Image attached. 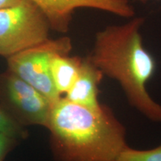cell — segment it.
<instances>
[{
  "label": "cell",
  "instance_id": "cell-1",
  "mask_svg": "<svg viewBox=\"0 0 161 161\" xmlns=\"http://www.w3.org/2000/svg\"><path fill=\"white\" fill-rule=\"evenodd\" d=\"M46 128L56 161H114L128 146L124 126L104 104L90 109L61 97Z\"/></svg>",
  "mask_w": 161,
  "mask_h": 161
},
{
  "label": "cell",
  "instance_id": "cell-2",
  "mask_svg": "<svg viewBox=\"0 0 161 161\" xmlns=\"http://www.w3.org/2000/svg\"><path fill=\"white\" fill-rule=\"evenodd\" d=\"M144 22L143 17H133L125 23L97 32L89 58L104 75L117 80L133 107L150 120L161 122V105L146 89L156 62L142 43L140 30Z\"/></svg>",
  "mask_w": 161,
  "mask_h": 161
},
{
  "label": "cell",
  "instance_id": "cell-3",
  "mask_svg": "<svg viewBox=\"0 0 161 161\" xmlns=\"http://www.w3.org/2000/svg\"><path fill=\"white\" fill-rule=\"evenodd\" d=\"M49 20L32 0L0 9V56L8 58L49 39Z\"/></svg>",
  "mask_w": 161,
  "mask_h": 161
},
{
  "label": "cell",
  "instance_id": "cell-4",
  "mask_svg": "<svg viewBox=\"0 0 161 161\" xmlns=\"http://www.w3.org/2000/svg\"><path fill=\"white\" fill-rule=\"evenodd\" d=\"M72 49V40L69 37L49 38L8 58V70L34 86L54 104L62 96L52 81L51 60L59 54H70Z\"/></svg>",
  "mask_w": 161,
  "mask_h": 161
},
{
  "label": "cell",
  "instance_id": "cell-5",
  "mask_svg": "<svg viewBox=\"0 0 161 161\" xmlns=\"http://www.w3.org/2000/svg\"><path fill=\"white\" fill-rule=\"evenodd\" d=\"M0 105L22 125L47 128L52 104L34 86L7 69L0 74Z\"/></svg>",
  "mask_w": 161,
  "mask_h": 161
},
{
  "label": "cell",
  "instance_id": "cell-6",
  "mask_svg": "<svg viewBox=\"0 0 161 161\" xmlns=\"http://www.w3.org/2000/svg\"><path fill=\"white\" fill-rule=\"evenodd\" d=\"M47 17L51 29L59 33H67L73 14L77 9L90 8L131 18L135 10L130 0H32Z\"/></svg>",
  "mask_w": 161,
  "mask_h": 161
},
{
  "label": "cell",
  "instance_id": "cell-7",
  "mask_svg": "<svg viewBox=\"0 0 161 161\" xmlns=\"http://www.w3.org/2000/svg\"><path fill=\"white\" fill-rule=\"evenodd\" d=\"M104 76L89 56L83 58L77 78L64 98L90 109H100L103 104L98 100V86Z\"/></svg>",
  "mask_w": 161,
  "mask_h": 161
},
{
  "label": "cell",
  "instance_id": "cell-8",
  "mask_svg": "<svg viewBox=\"0 0 161 161\" xmlns=\"http://www.w3.org/2000/svg\"><path fill=\"white\" fill-rule=\"evenodd\" d=\"M82 60L83 58L70 56L69 54H59L52 59V79L56 90L61 96L67 92L77 78Z\"/></svg>",
  "mask_w": 161,
  "mask_h": 161
},
{
  "label": "cell",
  "instance_id": "cell-9",
  "mask_svg": "<svg viewBox=\"0 0 161 161\" xmlns=\"http://www.w3.org/2000/svg\"><path fill=\"white\" fill-rule=\"evenodd\" d=\"M0 132L8 134L17 140H23L28 136L25 127L19 123L3 107L0 105Z\"/></svg>",
  "mask_w": 161,
  "mask_h": 161
},
{
  "label": "cell",
  "instance_id": "cell-10",
  "mask_svg": "<svg viewBox=\"0 0 161 161\" xmlns=\"http://www.w3.org/2000/svg\"><path fill=\"white\" fill-rule=\"evenodd\" d=\"M114 161H161V143L148 150L126 147Z\"/></svg>",
  "mask_w": 161,
  "mask_h": 161
},
{
  "label": "cell",
  "instance_id": "cell-11",
  "mask_svg": "<svg viewBox=\"0 0 161 161\" xmlns=\"http://www.w3.org/2000/svg\"><path fill=\"white\" fill-rule=\"evenodd\" d=\"M18 140L0 132V161H4L8 153L17 144Z\"/></svg>",
  "mask_w": 161,
  "mask_h": 161
},
{
  "label": "cell",
  "instance_id": "cell-12",
  "mask_svg": "<svg viewBox=\"0 0 161 161\" xmlns=\"http://www.w3.org/2000/svg\"><path fill=\"white\" fill-rule=\"evenodd\" d=\"M20 0H0V9L11 7L19 3Z\"/></svg>",
  "mask_w": 161,
  "mask_h": 161
},
{
  "label": "cell",
  "instance_id": "cell-13",
  "mask_svg": "<svg viewBox=\"0 0 161 161\" xmlns=\"http://www.w3.org/2000/svg\"><path fill=\"white\" fill-rule=\"evenodd\" d=\"M140 1H142V2H146L147 0H140Z\"/></svg>",
  "mask_w": 161,
  "mask_h": 161
}]
</instances>
